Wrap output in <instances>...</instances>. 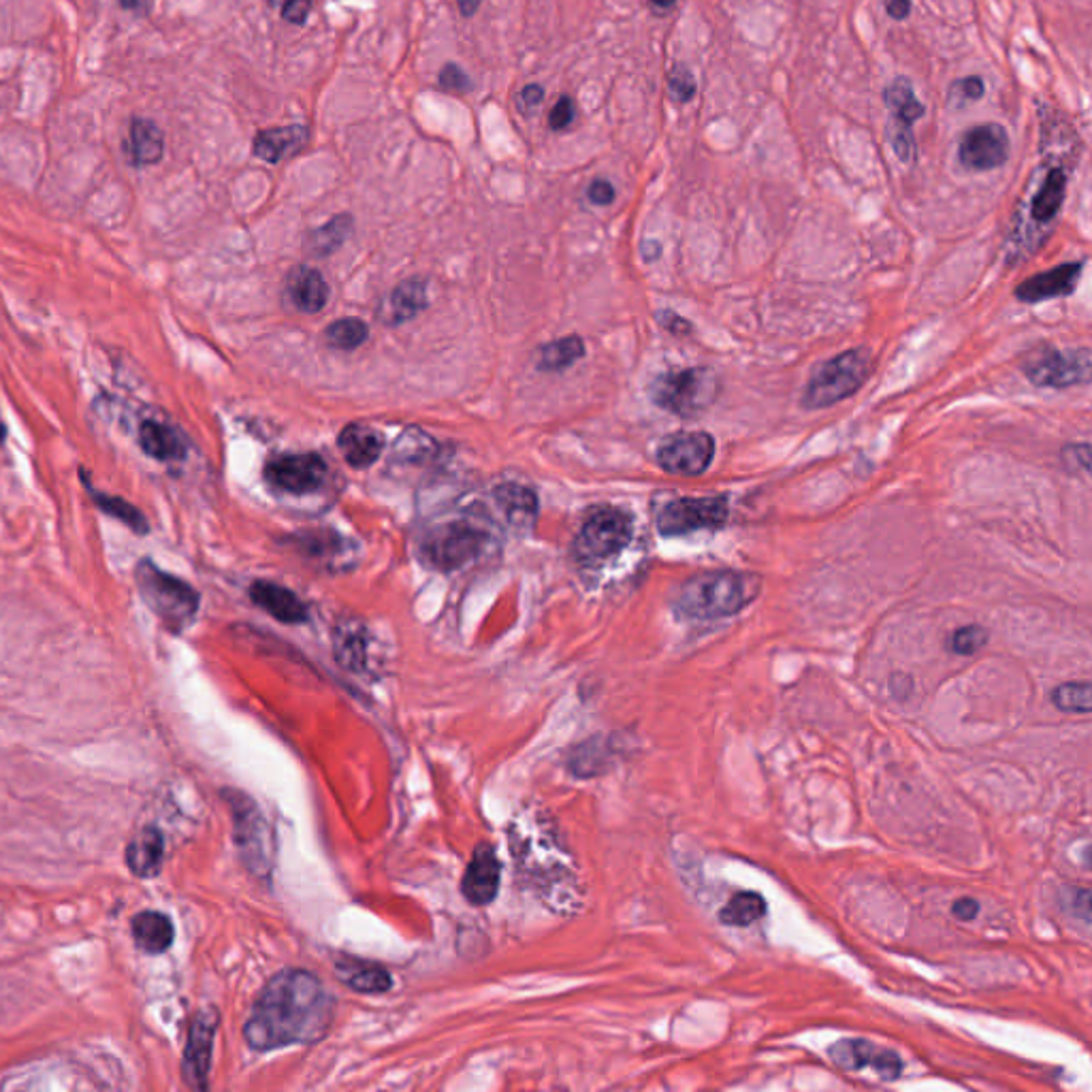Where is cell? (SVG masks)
Instances as JSON below:
<instances>
[{
  "mask_svg": "<svg viewBox=\"0 0 1092 1092\" xmlns=\"http://www.w3.org/2000/svg\"><path fill=\"white\" fill-rule=\"evenodd\" d=\"M333 1020V998L320 979L307 971L273 975L243 1026V1037L256 1052H269L297 1043H314L327 1033Z\"/></svg>",
  "mask_w": 1092,
  "mask_h": 1092,
  "instance_id": "1",
  "label": "cell"
},
{
  "mask_svg": "<svg viewBox=\"0 0 1092 1092\" xmlns=\"http://www.w3.org/2000/svg\"><path fill=\"white\" fill-rule=\"evenodd\" d=\"M762 591V578L751 572H704L689 578L676 593L674 608L691 621H717L745 610Z\"/></svg>",
  "mask_w": 1092,
  "mask_h": 1092,
  "instance_id": "2",
  "label": "cell"
},
{
  "mask_svg": "<svg viewBox=\"0 0 1092 1092\" xmlns=\"http://www.w3.org/2000/svg\"><path fill=\"white\" fill-rule=\"evenodd\" d=\"M135 582L144 604L172 632H182L183 627L192 623L201 597H198V593L186 580H182L172 572H165L152 559L144 557L135 565Z\"/></svg>",
  "mask_w": 1092,
  "mask_h": 1092,
  "instance_id": "3",
  "label": "cell"
},
{
  "mask_svg": "<svg viewBox=\"0 0 1092 1092\" xmlns=\"http://www.w3.org/2000/svg\"><path fill=\"white\" fill-rule=\"evenodd\" d=\"M873 374V355L869 348H852L815 369L805 395L807 410H824L852 397L865 387Z\"/></svg>",
  "mask_w": 1092,
  "mask_h": 1092,
  "instance_id": "4",
  "label": "cell"
},
{
  "mask_svg": "<svg viewBox=\"0 0 1092 1092\" xmlns=\"http://www.w3.org/2000/svg\"><path fill=\"white\" fill-rule=\"evenodd\" d=\"M719 395V378L711 367H689L661 374L651 384V399L674 417L694 419L709 410Z\"/></svg>",
  "mask_w": 1092,
  "mask_h": 1092,
  "instance_id": "5",
  "label": "cell"
},
{
  "mask_svg": "<svg viewBox=\"0 0 1092 1092\" xmlns=\"http://www.w3.org/2000/svg\"><path fill=\"white\" fill-rule=\"evenodd\" d=\"M632 532L629 515L619 509H599L582 523L574 541V555L582 563H602L629 545Z\"/></svg>",
  "mask_w": 1092,
  "mask_h": 1092,
  "instance_id": "6",
  "label": "cell"
},
{
  "mask_svg": "<svg viewBox=\"0 0 1092 1092\" xmlns=\"http://www.w3.org/2000/svg\"><path fill=\"white\" fill-rule=\"evenodd\" d=\"M233 813L235 843L245 867L256 875H267L273 865V839L263 813L239 792H226Z\"/></svg>",
  "mask_w": 1092,
  "mask_h": 1092,
  "instance_id": "7",
  "label": "cell"
},
{
  "mask_svg": "<svg viewBox=\"0 0 1092 1092\" xmlns=\"http://www.w3.org/2000/svg\"><path fill=\"white\" fill-rule=\"evenodd\" d=\"M1090 350L1043 346L1024 361V376L1041 389H1069L1090 382Z\"/></svg>",
  "mask_w": 1092,
  "mask_h": 1092,
  "instance_id": "8",
  "label": "cell"
},
{
  "mask_svg": "<svg viewBox=\"0 0 1092 1092\" xmlns=\"http://www.w3.org/2000/svg\"><path fill=\"white\" fill-rule=\"evenodd\" d=\"M730 509L724 496L679 498L657 513V532L664 538L689 536L702 530H717L728 521Z\"/></svg>",
  "mask_w": 1092,
  "mask_h": 1092,
  "instance_id": "9",
  "label": "cell"
},
{
  "mask_svg": "<svg viewBox=\"0 0 1092 1092\" xmlns=\"http://www.w3.org/2000/svg\"><path fill=\"white\" fill-rule=\"evenodd\" d=\"M1067 183H1069V165L1063 161L1045 163L1043 172L1035 180V186L1030 188V194L1024 205V216L1020 222V235L1033 233L1041 235V230L1052 228L1056 222L1060 209H1063L1065 196H1067Z\"/></svg>",
  "mask_w": 1092,
  "mask_h": 1092,
  "instance_id": "10",
  "label": "cell"
},
{
  "mask_svg": "<svg viewBox=\"0 0 1092 1092\" xmlns=\"http://www.w3.org/2000/svg\"><path fill=\"white\" fill-rule=\"evenodd\" d=\"M485 536L468 523H449L427 536L423 543V557L442 572L457 570L481 555Z\"/></svg>",
  "mask_w": 1092,
  "mask_h": 1092,
  "instance_id": "11",
  "label": "cell"
},
{
  "mask_svg": "<svg viewBox=\"0 0 1092 1092\" xmlns=\"http://www.w3.org/2000/svg\"><path fill=\"white\" fill-rule=\"evenodd\" d=\"M327 479V464L318 453L280 455L267 461L265 481L292 496L314 494Z\"/></svg>",
  "mask_w": 1092,
  "mask_h": 1092,
  "instance_id": "12",
  "label": "cell"
},
{
  "mask_svg": "<svg viewBox=\"0 0 1092 1092\" xmlns=\"http://www.w3.org/2000/svg\"><path fill=\"white\" fill-rule=\"evenodd\" d=\"M715 459V440L706 432L674 434L659 444L657 464L679 476H700Z\"/></svg>",
  "mask_w": 1092,
  "mask_h": 1092,
  "instance_id": "13",
  "label": "cell"
},
{
  "mask_svg": "<svg viewBox=\"0 0 1092 1092\" xmlns=\"http://www.w3.org/2000/svg\"><path fill=\"white\" fill-rule=\"evenodd\" d=\"M960 165L971 172H992L1009 159V133L996 122L968 129L958 146Z\"/></svg>",
  "mask_w": 1092,
  "mask_h": 1092,
  "instance_id": "14",
  "label": "cell"
},
{
  "mask_svg": "<svg viewBox=\"0 0 1092 1092\" xmlns=\"http://www.w3.org/2000/svg\"><path fill=\"white\" fill-rule=\"evenodd\" d=\"M218 1030V1011L201 1009L196 1013L188 1028L186 1050H183V1080L194 1090H205L211 1067L213 1037Z\"/></svg>",
  "mask_w": 1092,
  "mask_h": 1092,
  "instance_id": "15",
  "label": "cell"
},
{
  "mask_svg": "<svg viewBox=\"0 0 1092 1092\" xmlns=\"http://www.w3.org/2000/svg\"><path fill=\"white\" fill-rule=\"evenodd\" d=\"M830 1058L833 1063L848 1069V1071H863L871 1069L884 1080H897L903 1063L901 1058L888 1050L867 1039H843L837 1045L830 1048Z\"/></svg>",
  "mask_w": 1092,
  "mask_h": 1092,
  "instance_id": "16",
  "label": "cell"
},
{
  "mask_svg": "<svg viewBox=\"0 0 1092 1092\" xmlns=\"http://www.w3.org/2000/svg\"><path fill=\"white\" fill-rule=\"evenodd\" d=\"M502 882V865L496 850L491 845L483 843L474 850L470 865L466 869L464 882H461V892L472 905H489L498 897Z\"/></svg>",
  "mask_w": 1092,
  "mask_h": 1092,
  "instance_id": "17",
  "label": "cell"
},
{
  "mask_svg": "<svg viewBox=\"0 0 1092 1092\" xmlns=\"http://www.w3.org/2000/svg\"><path fill=\"white\" fill-rule=\"evenodd\" d=\"M1082 271H1084L1082 260H1073V263H1065L1054 269L1035 273L1016 288V297L1024 303H1041L1048 299L1069 297L1071 292L1078 288Z\"/></svg>",
  "mask_w": 1092,
  "mask_h": 1092,
  "instance_id": "18",
  "label": "cell"
},
{
  "mask_svg": "<svg viewBox=\"0 0 1092 1092\" xmlns=\"http://www.w3.org/2000/svg\"><path fill=\"white\" fill-rule=\"evenodd\" d=\"M310 140V131L303 125H288V127H275L258 131L252 144L254 157L265 161L269 165H278L282 161H288L307 146Z\"/></svg>",
  "mask_w": 1092,
  "mask_h": 1092,
  "instance_id": "19",
  "label": "cell"
},
{
  "mask_svg": "<svg viewBox=\"0 0 1092 1092\" xmlns=\"http://www.w3.org/2000/svg\"><path fill=\"white\" fill-rule=\"evenodd\" d=\"M250 597L256 606L269 612L273 619L282 623H303L307 621V608L301 599L290 589L269 580H256L250 587Z\"/></svg>",
  "mask_w": 1092,
  "mask_h": 1092,
  "instance_id": "20",
  "label": "cell"
},
{
  "mask_svg": "<svg viewBox=\"0 0 1092 1092\" xmlns=\"http://www.w3.org/2000/svg\"><path fill=\"white\" fill-rule=\"evenodd\" d=\"M140 446L148 457L163 461V464L183 461L188 453V444L182 432H178L174 425L154 419L140 425Z\"/></svg>",
  "mask_w": 1092,
  "mask_h": 1092,
  "instance_id": "21",
  "label": "cell"
},
{
  "mask_svg": "<svg viewBox=\"0 0 1092 1092\" xmlns=\"http://www.w3.org/2000/svg\"><path fill=\"white\" fill-rule=\"evenodd\" d=\"M165 860V837L159 828L146 826L133 837L127 848V867L137 877H154L161 873Z\"/></svg>",
  "mask_w": 1092,
  "mask_h": 1092,
  "instance_id": "22",
  "label": "cell"
},
{
  "mask_svg": "<svg viewBox=\"0 0 1092 1092\" xmlns=\"http://www.w3.org/2000/svg\"><path fill=\"white\" fill-rule=\"evenodd\" d=\"M335 975L348 988L365 994H382L389 992L393 986V977L387 968L359 958H337Z\"/></svg>",
  "mask_w": 1092,
  "mask_h": 1092,
  "instance_id": "23",
  "label": "cell"
},
{
  "mask_svg": "<svg viewBox=\"0 0 1092 1092\" xmlns=\"http://www.w3.org/2000/svg\"><path fill=\"white\" fill-rule=\"evenodd\" d=\"M337 444H340V451L348 464L359 470L374 466L384 449L382 436L376 432V429L361 423H352L344 427Z\"/></svg>",
  "mask_w": 1092,
  "mask_h": 1092,
  "instance_id": "24",
  "label": "cell"
},
{
  "mask_svg": "<svg viewBox=\"0 0 1092 1092\" xmlns=\"http://www.w3.org/2000/svg\"><path fill=\"white\" fill-rule=\"evenodd\" d=\"M131 928L135 945L146 953H152V956L165 953L176 939L174 921L161 911H140L133 917Z\"/></svg>",
  "mask_w": 1092,
  "mask_h": 1092,
  "instance_id": "25",
  "label": "cell"
},
{
  "mask_svg": "<svg viewBox=\"0 0 1092 1092\" xmlns=\"http://www.w3.org/2000/svg\"><path fill=\"white\" fill-rule=\"evenodd\" d=\"M129 161L135 167H150L163 161L165 154V135L157 122L148 118H133L129 127L127 142Z\"/></svg>",
  "mask_w": 1092,
  "mask_h": 1092,
  "instance_id": "26",
  "label": "cell"
},
{
  "mask_svg": "<svg viewBox=\"0 0 1092 1092\" xmlns=\"http://www.w3.org/2000/svg\"><path fill=\"white\" fill-rule=\"evenodd\" d=\"M884 103L890 110V125L913 131L915 122L926 114V107L915 97V90L907 77H897L884 90Z\"/></svg>",
  "mask_w": 1092,
  "mask_h": 1092,
  "instance_id": "27",
  "label": "cell"
},
{
  "mask_svg": "<svg viewBox=\"0 0 1092 1092\" xmlns=\"http://www.w3.org/2000/svg\"><path fill=\"white\" fill-rule=\"evenodd\" d=\"M335 657L340 664L352 672H365L369 664L367 651V632L357 621H344L335 627L333 634Z\"/></svg>",
  "mask_w": 1092,
  "mask_h": 1092,
  "instance_id": "28",
  "label": "cell"
},
{
  "mask_svg": "<svg viewBox=\"0 0 1092 1092\" xmlns=\"http://www.w3.org/2000/svg\"><path fill=\"white\" fill-rule=\"evenodd\" d=\"M82 483H84V489L88 491L90 500L95 502V506L99 511H103L107 517L125 523V526L135 534H140V536L150 534V523H148L146 515L140 509H137V506H133L131 502H127L125 498H120V496H110V494H105V491H97L90 483V474H86V472H82Z\"/></svg>",
  "mask_w": 1092,
  "mask_h": 1092,
  "instance_id": "29",
  "label": "cell"
},
{
  "mask_svg": "<svg viewBox=\"0 0 1092 1092\" xmlns=\"http://www.w3.org/2000/svg\"><path fill=\"white\" fill-rule=\"evenodd\" d=\"M290 297L301 312L314 314L320 312L329 301V286L322 273L314 267H299L292 271L290 278Z\"/></svg>",
  "mask_w": 1092,
  "mask_h": 1092,
  "instance_id": "30",
  "label": "cell"
},
{
  "mask_svg": "<svg viewBox=\"0 0 1092 1092\" xmlns=\"http://www.w3.org/2000/svg\"><path fill=\"white\" fill-rule=\"evenodd\" d=\"M427 305V286L423 280H406L399 284L389 299V314L393 322H406L419 312L425 310Z\"/></svg>",
  "mask_w": 1092,
  "mask_h": 1092,
  "instance_id": "31",
  "label": "cell"
},
{
  "mask_svg": "<svg viewBox=\"0 0 1092 1092\" xmlns=\"http://www.w3.org/2000/svg\"><path fill=\"white\" fill-rule=\"evenodd\" d=\"M766 915V903L756 892H738L734 895L724 910L719 911V919L726 926H751L758 919Z\"/></svg>",
  "mask_w": 1092,
  "mask_h": 1092,
  "instance_id": "32",
  "label": "cell"
},
{
  "mask_svg": "<svg viewBox=\"0 0 1092 1092\" xmlns=\"http://www.w3.org/2000/svg\"><path fill=\"white\" fill-rule=\"evenodd\" d=\"M496 498L502 506V511L509 515V519L513 523H517V526H523V523H532L536 513H538V500L534 496V491H530L526 487L502 485L496 491Z\"/></svg>",
  "mask_w": 1092,
  "mask_h": 1092,
  "instance_id": "33",
  "label": "cell"
},
{
  "mask_svg": "<svg viewBox=\"0 0 1092 1092\" xmlns=\"http://www.w3.org/2000/svg\"><path fill=\"white\" fill-rule=\"evenodd\" d=\"M582 355H584V344L580 337L576 335L561 337V340L550 342L548 346L543 348L541 365L543 369H550V372H561V369H567L578 359H582Z\"/></svg>",
  "mask_w": 1092,
  "mask_h": 1092,
  "instance_id": "34",
  "label": "cell"
},
{
  "mask_svg": "<svg viewBox=\"0 0 1092 1092\" xmlns=\"http://www.w3.org/2000/svg\"><path fill=\"white\" fill-rule=\"evenodd\" d=\"M350 228H352V218L346 216V213H342V216H335L325 226L312 230V235H310L312 252L318 254V256L331 254L333 250L340 248V245L346 241V237L350 235Z\"/></svg>",
  "mask_w": 1092,
  "mask_h": 1092,
  "instance_id": "35",
  "label": "cell"
},
{
  "mask_svg": "<svg viewBox=\"0 0 1092 1092\" xmlns=\"http://www.w3.org/2000/svg\"><path fill=\"white\" fill-rule=\"evenodd\" d=\"M1052 702L1056 709L1065 713L1086 715L1092 711V689L1088 681L1065 683L1052 691Z\"/></svg>",
  "mask_w": 1092,
  "mask_h": 1092,
  "instance_id": "36",
  "label": "cell"
},
{
  "mask_svg": "<svg viewBox=\"0 0 1092 1092\" xmlns=\"http://www.w3.org/2000/svg\"><path fill=\"white\" fill-rule=\"evenodd\" d=\"M367 340V327L359 318H342L327 329V344L340 350H355Z\"/></svg>",
  "mask_w": 1092,
  "mask_h": 1092,
  "instance_id": "37",
  "label": "cell"
},
{
  "mask_svg": "<svg viewBox=\"0 0 1092 1092\" xmlns=\"http://www.w3.org/2000/svg\"><path fill=\"white\" fill-rule=\"evenodd\" d=\"M983 95H986V82H983L979 75H968V77H962V80H956L949 86L947 103H949V107L962 110L964 105L979 101Z\"/></svg>",
  "mask_w": 1092,
  "mask_h": 1092,
  "instance_id": "38",
  "label": "cell"
},
{
  "mask_svg": "<svg viewBox=\"0 0 1092 1092\" xmlns=\"http://www.w3.org/2000/svg\"><path fill=\"white\" fill-rule=\"evenodd\" d=\"M988 632L981 625H964L949 636V649L956 655H973L986 647Z\"/></svg>",
  "mask_w": 1092,
  "mask_h": 1092,
  "instance_id": "39",
  "label": "cell"
},
{
  "mask_svg": "<svg viewBox=\"0 0 1092 1092\" xmlns=\"http://www.w3.org/2000/svg\"><path fill=\"white\" fill-rule=\"evenodd\" d=\"M608 747L604 741H591L584 745V749L576 751V760H574V771L584 775V777H593L597 775L599 771H604L602 766H606V758H608Z\"/></svg>",
  "mask_w": 1092,
  "mask_h": 1092,
  "instance_id": "40",
  "label": "cell"
},
{
  "mask_svg": "<svg viewBox=\"0 0 1092 1092\" xmlns=\"http://www.w3.org/2000/svg\"><path fill=\"white\" fill-rule=\"evenodd\" d=\"M668 90L670 97L679 103H689L696 97V77L687 67H674L668 73Z\"/></svg>",
  "mask_w": 1092,
  "mask_h": 1092,
  "instance_id": "41",
  "label": "cell"
},
{
  "mask_svg": "<svg viewBox=\"0 0 1092 1092\" xmlns=\"http://www.w3.org/2000/svg\"><path fill=\"white\" fill-rule=\"evenodd\" d=\"M886 135H888V142H890L892 150H895V154H897L901 163H913L915 161L917 146H915L913 131L888 125Z\"/></svg>",
  "mask_w": 1092,
  "mask_h": 1092,
  "instance_id": "42",
  "label": "cell"
},
{
  "mask_svg": "<svg viewBox=\"0 0 1092 1092\" xmlns=\"http://www.w3.org/2000/svg\"><path fill=\"white\" fill-rule=\"evenodd\" d=\"M440 88L449 90V92H457V95H464V92L472 90V82L468 73L461 69L459 65H444V69L440 71Z\"/></svg>",
  "mask_w": 1092,
  "mask_h": 1092,
  "instance_id": "43",
  "label": "cell"
},
{
  "mask_svg": "<svg viewBox=\"0 0 1092 1092\" xmlns=\"http://www.w3.org/2000/svg\"><path fill=\"white\" fill-rule=\"evenodd\" d=\"M574 116H576L574 101L567 95H563V97H559L555 107L550 110L548 125H550L552 131H565L574 122Z\"/></svg>",
  "mask_w": 1092,
  "mask_h": 1092,
  "instance_id": "44",
  "label": "cell"
},
{
  "mask_svg": "<svg viewBox=\"0 0 1092 1092\" xmlns=\"http://www.w3.org/2000/svg\"><path fill=\"white\" fill-rule=\"evenodd\" d=\"M1063 905L1067 907L1071 915L1080 917L1084 924H1088V921H1090V892L1086 888L1069 890L1065 895V899H1063Z\"/></svg>",
  "mask_w": 1092,
  "mask_h": 1092,
  "instance_id": "45",
  "label": "cell"
},
{
  "mask_svg": "<svg viewBox=\"0 0 1092 1092\" xmlns=\"http://www.w3.org/2000/svg\"><path fill=\"white\" fill-rule=\"evenodd\" d=\"M543 101H545L543 86L528 84L526 88L521 90V95H519V112L523 116H534L538 110H541Z\"/></svg>",
  "mask_w": 1092,
  "mask_h": 1092,
  "instance_id": "46",
  "label": "cell"
},
{
  "mask_svg": "<svg viewBox=\"0 0 1092 1092\" xmlns=\"http://www.w3.org/2000/svg\"><path fill=\"white\" fill-rule=\"evenodd\" d=\"M280 11H282L284 22L301 26L305 24L307 15H310L312 11V0H284V3L280 5Z\"/></svg>",
  "mask_w": 1092,
  "mask_h": 1092,
  "instance_id": "47",
  "label": "cell"
},
{
  "mask_svg": "<svg viewBox=\"0 0 1092 1092\" xmlns=\"http://www.w3.org/2000/svg\"><path fill=\"white\" fill-rule=\"evenodd\" d=\"M614 196H617V192H614V186H612V183H610L608 180L597 178V180H593V182L589 183L587 198H589V201H591L593 205H599V207L610 205V203L614 201Z\"/></svg>",
  "mask_w": 1092,
  "mask_h": 1092,
  "instance_id": "48",
  "label": "cell"
},
{
  "mask_svg": "<svg viewBox=\"0 0 1092 1092\" xmlns=\"http://www.w3.org/2000/svg\"><path fill=\"white\" fill-rule=\"evenodd\" d=\"M951 913L956 915L958 919H962V921H971L979 913V903L975 899H968V897L958 899L951 907Z\"/></svg>",
  "mask_w": 1092,
  "mask_h": 1092,
  "instance_id": "49",
  "label": "cell"
},
{
  "mask_svg": "<svg viewBox=\"0 0 1092 1092\" xmlns=\"http://www.w3.org/2000/svg\"><path fill=\"white\" fill-rule=\"evenodd\" d=\"M1065 459H1071L1073 464H1069V468H1075L1078 470V461H1080V468L1082 472H1088L1090 468V453H1088V444H1080V446H1069V449H1065Z\"/></svg>",
  "mask_w": 1092,
  "mask_h": 1092,
  "instance_id": "50",
  "label": "cell"
},
{
  "mask_svg": "<svg viewBox=\"0 0 1092 1092\" xmlns=\"http://www.w3.org/2000/svg\"><path fill=\"white\" fill-rule=\"evenodd\" d=\"M886 11L892 20L903 22L910 18L911 13V0H886Z\"/></svg>",
  "mask_w": 1092,
  "mask_h": 1092,
  "instance_id": "51",
  "label": "cell"
},
{
  "mask_svg": "<svg viewBox=\"0 0 1092 1092\" xmlns=\"http://www.w3.org/2000/svg\"><path fill=\"white\" fill-rule=\"evenodd\" d=\"M659 320L661 325L676 335H685V331H689V325L683 320V316H676L674 312H659Z\"/></svg>",
  "mask_w": 1092,
  "mask_h": 1092,
  "instance_id": "52",
  "label": "cell"
},
{
  "mask_svg": "<svg viewBox=\"0 0 1092 1092\" xmlns=\"http://www.w3.org/2000/svg\"><path fill=\"white\" fill-rule=\"evenodd\" d=\"M457 5H459V11H461V15H464V18H472V15L479 11L481 0H457Z\"/></svg>",
  "mask_w": 1092,
  "mask_h": 1092,
  "instance_id": "53",
  "label": "cell"
},
{
  "mask_svg": "<svg viewBox=\"0 0 1092 1092\" xmlns=\"http://www.w3.org/2000/svg\"><path fill=\"white\" fill-rule=\"evenodd\" d=\"M649 3H651L653 11H657V13H666V11H670V9L676 5V0H649Z\"/></svg>",
  "mask_w": 1092,
  "mask_h": 1092,
  "instance_id": "54",
  "label": "cell"
},
{
  "mask_svg": "<svg viewBox=\"0 0 1092 1092\" xmlns=\"http://www.w3.org/2000/svg\"><path fill=\"white\" fill-rule=\"evenodd\" d=\"M122 9L127 11H142L146 9V0H118Z\"/></svg>",
  "mask_w": 1092,
  "mask_h": 1092,
  "instance_id": "55",
  "label": "cell"
},
{
  "mask_svg": "<svg viewBox=\"0 0 1092 1092\" xmlns=\"http://www.w3.org/2000/svg\"><path fill=\"white\" fill-rule=\"evenodd\" d=\"M282 3H284V0H269V5H271V7H280Z\"/></svg>",
  "mask_w": 1092,
  "mask_h": 1092,
  "instance_id": "56",
  "label": "cell"
}]
</instances>
